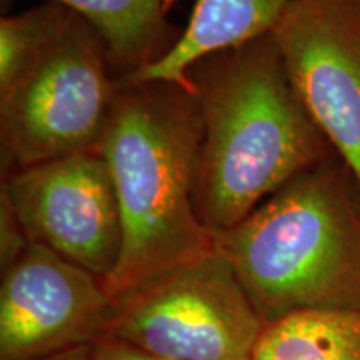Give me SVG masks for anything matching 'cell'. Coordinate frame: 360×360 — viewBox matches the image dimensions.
Returning <instances> with one entry per match:
<instances>
[{
	"label": "cell",
	"mask_w": 360,
	"mask_h": 360,
	"mask_svg": "<svg viewBox=\"0 0 360 360\" xmlns=\"http://www.w3.org/2000/svg\"><path fill=\"white\" fill-rule=\"evenodd\" d=\"M187 79L202 119L195 210L214 233L335 154L295 92L272 32L200 58Z\"/></svg>",
	"instance_id": "cell-1"
},
{
	"label": "cell",
	"mask_w": 360,
	"mask_h": 360,
	"mask_svg": "<svg viewBox=\"0 0 360 360\" xmlns=\"http://www.w3.org/2000/svg\"><path fill=\"white\" fill-rule=\"evenodd\" d=\"M202 119L192 85L125 82L96 150L109 164L122 219V252L103 281L112 302L212 252L195 210Z\"/></svg>",
	"instance_id": "cell-2"
},
{
	"label": "cell",
	"mask_w": 360,
	"mask_h": 360,
	"mask_svg": "<svg viewBox=\"0 0 360 360\" xmlns=\"http://www.w3.org/2000/svg\"><path fill=\"white\" fill-rule=\"evenodd\" d=\"M265 323L302 310H360V187L335 154L215 233Z\"/></svg>",
	"instance_id": "cell-3"
},
{
	"label": "cell",
	"mask_w": 360,
	"mask_h": 360,
	"mask_svg": "<svg viewBox=\"0 0 360 360\" xmlns=\"http://www.w3.org/2000/svg\"><path fill=\"white\" fill-rule=\"evenodd\" d=\"M109 67L101 35L69 8L42 53L0 90L4 177L96 150L120 89Z\"/></svg>",
	"instance_id": "cell-4"
},
{
	"label": "cell",
	"mask_w": 360,
	"mask_h": 360,
	"mask_svg": "<svg viewBox=\"0 0 360 360\" xmlns=\"http://www.w3.org/2000/svg\"><path fill=\"white\" fill-rule=\"evenodd\" d=\"M264 327L214 249L114 300L102 337L170 360H252Z\"/></svg>",
	"instance_id": "cell-5"
},
{
	"label": "cell",
	"mask_w": 360,
	"mask_h": 360,
	"mask_svg": "<svg viewBox=\"0 0 360 360\" xmlns=\"http://www.w3.org/2000/svg\"><path fill=\"white\" fill-rule=\"evenodd\" d=\"M27 237L107 281L122 252V219L109 164L97 150L13 170L2 188Z\"/></svg>",
	"instance_id": "cell-6"
},
{
	"label": "cell",
	"mask_w": 360,
	"mask_h": 360,
	"mask_svg": "<svg viewBox=\"0 0 360 360\" xmlns=\"http://www.w3.org/2000/svg\"><path fill=\"white\" fill-rule=\"evenodd\" d=\"M272 35L295 92L360 187V0H297Z\"/></svg>",
	"instance_id": "cell-7"
},
{
	"label": "cell",
	"mask_w": 360,
	"mask_h": 360,
	"mask_svg": "<svg viewBox=\"0 0 360 360\" xmlns=\"http://www.w3.org/2000/svg\"><path fill=\"white\" fill-rule=\"evenodd\" d=\"M110 310L102 278L30 242L2 272L0 360H39L96 344Z\"/></svg>",
	"instance_id": "cell-8"
},
{
	"label": "cell",
	"mask_w": 360,
	"mask_h": 360,
	"mask_svg": "<svg viewBox=\"0 0 360 360\" xmlns=\"http://www.w3.org/2000/svg\"><path fill=\"white\" fill-rule=\"evenodd\" d=\"M297 0H195L186 29L172 47L125 82L191 85L187 72L210 53L270 34Z\"/></svg>",
	"instance_id": "cell-9"
},
{
	"label": "cell",
	"mask_w": 360,
	"mask_h": 360,
	"mask_svg": "<svg viewBox=\"0 0 360 360\" xmlns=\"http://www.w3.org/2000/svg\"><path fill=\"white\" fill-rule=\"evenodd\" d=\"M12 0H2V4ZM87 20L101 35L110 65L124 77L146 69L170 49V11L177 0H52Z\"/></svg>",
	"instance_id": "cell-10"
},
{
	"label": "cell",
	"mask_w": 360,
	"mask_h": 360,
	"mask_svg": "<svg viewBox=\"0 0 360 360\" xmlns=\"http://www.w3.org/2000/svg\"><path fill=\"white\" fill-rule=\"evenodd\" d=\"M252 360H360V310H302L265 323Z\"/></svg>",
	"instance_id": "cell-11"
},
{
	"label": "cell",
	"mask_w": 360,
	"mask_h": 360,
	"mask_svg": "<svg viewBox=\"0 0 360 360\" xmlns=\"http://www.w3.org/2000/svg\"><path fill=\"white\" fill-rule=\"evenodd\" d=\"M69 8L45 0L15 15L0 20V90L13 80L37 58L58 27L64 22Z\"/></svg>",
	"instance_id": "cell-12"
},
{
	"label": "cell",
	"mask_w": 360,
	"mask_h": 360,
	"mask_svg": "<svg viewBox=\"0 0 360 360\" xmlns=\"http://www.w3.org/2000/svg\"><path fill=\"white\" fill-rule=\"evenodd\" d=\"M30 245L24 225L8 200L7 193L0 191V267L2 272L22 257Z\"/></svg>",
	"instance_id": "cell-13"
},
{
	"label": "cell",
	"mask_w": 360,
	"mask_h": 360,
	"mask_svg": "<svg viewBox=\"0 0 360 360\" xmlns=\"http://www.w3.org/2000/svg\"><path fill=\"white\" fill-rule=\"evenodd\" d=\"M94 360H170L157 355L142 352V350L130 347L122 342L112 339H98L94 344Z\"/></svg>",
	"instance_id": "cell-14"
},
{
	"label": "cell",
	"mask_w": 360,
	"mask_h": 360,
	"mask_svg": "<svg viewBox=\"0 0 360 360\" xmlns=\"http://www.w3.org/2000/svg\"><path fill=\"white\" fill-rule=\"evenodd\" d=\"M39 360H94V344L65 350V352H60L56 355H49V357H44Z\"/></svg>",
	"instance_id": "cell-15"
}]
</instances>
